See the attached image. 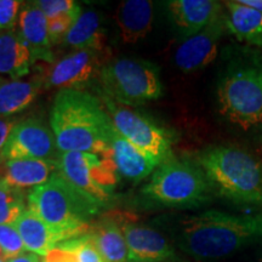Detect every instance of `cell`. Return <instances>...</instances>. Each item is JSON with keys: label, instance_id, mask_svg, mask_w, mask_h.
<instances>
[{"label": "cell", "instance_id": "cell-18", "mask_svg": "<svg viewBox=\"0 0 262 262\" xmlns=\"http://www.w3.org/2000/svg\"><path fill=\"white\" fill-rule=\"evenodd\" d=\"M116 21L120 38L125 44H135L147 37L153 24V3L126 0L117 9Z\"/></svg>", "mask_w": 262, "mask_h": 262}, {"label": "cell", "instance_id": "cell-6", "mask_svg": "<svg viewBox=\"0 0 262 262\" xmlns=\"http://www.w3.org/2000/svg\"><path fill=\"white\" fill-rule=\"evenodd\" d=\"M210 182L198 164L172 158L158 166L142 194L169 208H198L211 199Z\"/></svg>", "mask_w": 262, "mask_h": 262}, {"label": "cell", "instance_id": "cell-10", "mask_svg": "<svg viewBox=\"0 0 262 262\" xmlns=\"http://www.w3.org/2000/svg\"><path fill=\"white\" fill-rule=\"evenodd\" d=\"M56 140L50 127L35 118L15 125L2 155V162L16 159H41L57 162L60 157Z\"/></svg>", "mask_w": 262, "mask_h": 262}, {"label": "cell", "instance_id": "cell-19", "mask_svg": "<svg viewBox=\"0 0 262 262\" xmlns=\"http://www.w3.org/2000/svg\"><path fill=\"white\" fill-rule=\"evenodd\" d=\"M32 52L17 29L0 33V75L18 80L29 73Z\"/></svg>", "mask_w": 262, "mask_h": 262}, {"label": "cell", "instance_id": "cell-29", "mask_svg": "<svg viewBox=\"0 0 262 262\" xmlns=\"http://www.w3.org/2000/svg\"><path fill=\"white\" fill-rule=\"evenodd\" d=\"M81 14V10L74 12V14L62 16V17H57L49 21V37H50L51 45H58L62 44L64 40L66 35L68 34L72 26L77 21Z\"/></svg>", "mask_w": 262, "mask_h": 262}, {"label": "cell", "instance_id": "cell-14", "mask_svg": "<svg viewBox=\"0 0 262 262\" xmlns=\"http://www.w3.org/2000/svg\"><path fill=\"white\" fill-rule=\"evenodd\" d=\"M165 4L173 27L185 39L201 32L222 14L221 3L212 0H171Z\"/></svg>", "mask_w": 262, "mask_h": 262}, {"label": "cell", "instance_id": "cell-35", "mask_svg": "<svg viewBox=\"0 0 262 262\" xmlns=\"http://www.w3.org/2000/svg\"><path fill=\"white\" fill-rule=\"evenodd\" d=\"M0 262H6V260H4V258H0Z\"/></svg>", "mask_w": 262, "mask_h": 262}, {"label": "cell", "instance_id": "cell-5", "mask_svg": "<svg viewBox=\"0 0 262 262\" xmlns=\"http://www.w3.org/2000/svg\"><path fill=\"white\" fill-rule=\"evenodd\" d=\"M212 189L239 205L262 204V163L235 146H211L198 157Z\"/></svg>", "mask_w": 262, "mask_h": 262}, {"label": "cell", "instance_id": "cell-27", "mask_svg": "<svg viewBox=\"0 0 262 262\" xmlns=\"http://www.w3.org/2000/svg\"><path fill=\"white\" fill-rule=\"evenodd\" d=\"M0 249L6 261L26 253L25 244L15 225H0Z\"/></svg>", "mask_w": 262, "mask_h": 262}, {"label": "cell", "instance_id": "cell-32", "mask_svg": "<svg viewBox=\"0 0 262 262\" xmlns=\"http://www.w3.org/2000/svg\"><path fill=\"white\" fill-rule=\"evenodd\" d=\"M15 125V120L11 119V118H0V162H2L3 150H4L10 134H11Z\"/></svg>", "mask_w": 262, "mask_h": 262}, {"label": "cell", "instance_id": "cell-22", "mask_svg": "<svg viewBox=\"0 0 262 262\" xmlns=\"http://www.w3.org/2000/svg\"><path fill=\"white\" fill-rule=\"evenodd\" d=\"M44 85L41 75H33L27 80L0 79V118H9L12 114L26 110Z\"/></svg>", "mask_w": 262, "mask_h": 262}, {"label": "cell", "instance_id": "cell-37", "mask_svg": "<svg viewBox=\"0 0 262 262\" xmlns=\"http://www.w3.org/2000/svg\"><path fill=\"white\" fill-rule=\"evenodd\" d=\"M133 262H135V261H133Z\"/></svg>", "mask_w": 262, "mask_h": 262}, {"label": "cell", "instance_id": "cell-16", "mask_svg": "<svg viewBox=\"0 0 262 262\" xmlns=\"http://www.w3.org/2000/svg\"><path fill=\"white\" fill-rule=\"evenodd\" d=\"M18 26L22 37L31 49L33 63L35 61L54 62L49 37V19L35 3L24 6L19 12Z\"/></svg>", "mask_w": 262, "mask_h": 262}, {"label": "cell", "instance_id": "cell-36", "mask_svg": "<svg viewBox=\"0 0 262 262\" xmlns=\"http://www.w3.org/2000/svg\"><path fill=\"white\" fill-rule=\"evenodd\" d=\"M0 79H2V77H0Z\"/></svg>", "mask_w": 262, "mask_h": 262}, {"label": "cell", "instance_id": "cell-7", "mask_svg": "<svg viewBox=\"0 0 262 262\" xmlns=\"http://www.w3.org/2000/svg\"><path fill=\"white\" fill-rule=\"evenodd\" d=\"M103 95L123 106H140L162 96L159 68L139 58H117L98 74Z\"/></svg>", "mask_w": 262, "mask_h": 262}, {"label": "cell", "instance_id": "cell-33", "mask_svg": "<svg viewBox=\"0 0 262 262\" xmlns=\"http://www.w3.org/2000/svg\"><path fill=\"white\" fill-rule=\"evenodd\" d=\"M6 262H41L40 257L37 254H33V253H24L18 256H16L11 260H8Z\"/></svg>", "mask_w": 262, "mask_h": 262}, {"label": "cell", "instance_id": "cell-3", "mask_svg": "<svg viewBox=\"0 0 262 262\" xmlns=\"http://www.w3.org/2000/svg\"><path fill=\"white\" fill-rule=\"evenodd\" d=\"M219 112L243 133H262V57L242 55L229 62L217 86Z\"/></svg>", "mask_w": 262, "mask_h": 262}, {"label": "cell", "instance_id": "cell-9", "mask_svg": "<svg viewBox=\"0 0 262 262\" xmlns=\"http://www.w3.org/2000/svg\"><path fill=\"white\" fill-rule=\"evenodd\" d=\"M102 103L118 133L137 149L158 163L159 166L173 158L172 139L165 129L147 116L114 102L103 94Z\"/></svg>", "mask_w": 262, "mask_h": 262}, {"label": "cell", "instance_id": "cell-28", "mask_svg": "<svg viewBox=\"0 0 262 262\" xmlns=\"http://www.w3.org/2000/svg\"><path fill=\"white\" fill-rule=\"evenodd\" d=\"M35 4L41 9L49 21L74 14L80 10V6H78L72 0H39V2H35Z\"/></svg>", "mask_w": 262, "mask_h": 262}, {"label": "cell", "instance_id": "cell-20", "mask_svg": "<svg viewBox=\"0 0 262 262\" xmlns=\"http://www.w3.org/2000/svg\"><path fill=\"white\" fill-rule=\"evenodd\" d=\"M227 29L239 41L262 48V11L237 2H225Z\"/></svg>", "mask_w": 262, "mask_h": 262}, {"label": "cell", "instance_id": "cell-24", "mask_svg": "<svg viewBox=\"0 0 262 262\" xmlns=\"http://www.w3.org/2000/svg\"><path fill=\"white\" fill-rule=\"evenodd\" d=\"M63 44L77 50L102 51L104 48V31L96 12H81L66 35Z\"/></svg>", "mask_w": 262, "mask_h": 262}, {"label": "cell", "instance_id": "cell-17", "mask_svg": "<svg viewBox=\"0 0 262 262\" xmlns=\"http://www.w3.org/2000/svg\"><path fill=\"white\" fill-rule=\"evenodd\" d=\"M89 234L102 262H129L125 237L122 231V214L104 215L100 221L91 225Z\"/></svg>", "mask_w": 262, "mask_h": 262}, {"label": "cell", "instance_id": "cell-31", "mask_svg": "<svg viewBox=\"0 0 262 262\" xmlns=\"http://www.w3.org/2000/svg\"><path fill=\"white\" fill-rule=\"evenodd\" d=\"M42 262H79L77 255L67 249L56 247L44 256Z\"/></svg>", "mask_w": 262, "mask_h": 262}, {"label": "cell", "instance_id": "cell-8", "mask_svg": "<svg viewBox=\"0 0 262 262\" xmlns=\"http://www.w3.org/2000/svg\"><path fill=\"white\" fill-rule=\"evenodd\" d=\"M57 171L89 201L102 208L112 198L118 170L111 149L102 155L86 152L60 153Z\"/></svg>", "mask_w": 262, "mask_h": 262}, {"label": "cell", "instance_id": "cell-21", "mask_svg": "<svg viewBox=\"0 0 262 262\" xmlns=\"http://www.w3.org/2000/svg\"><path fill=\"white\" fill-rule=\"evenodd\" d=\"M55 171L57 162L41 159H16L5 164V175L3 180L18 189L35 188L45 183Z\"/></svg>", "mask_w": 262, "mask_h": 262}, {"label": "cell", "instance_id": "cell-2", "mask_svg": "<svg viewBox=\"0 0 262 262\" xmlns=\"http://www.w3.org/2000/svg\"><path fill=\"white\" fill-rule=\"evenodd\" d=\"M50 125L61 153L102 155L110 149L108 135L113 126L112 119L103 103L86 91H58L51 108Z\"/></svg>", "mask_w": 262, "mask_h": 262}, {"label": "cell", "instance_id": "cell-23", "mask_svg": "<svg viewBox=\"0 0 262 262\" xmlns=\"http://www.w3.org/2000/svg\"><path fill=\"white\" fill-rule=\"evenodd\" d=\"M26 250L45 256L49 251L61 244V239L37 214L27 208L15 224Z\"/></svg>", "mask_w": 262, "mask_h": 262}, {"label": "cell", "instance_id": "cell-34", "mask_svg": "<svg viewBox=\"0 0 262 262\" xmlns=\"http://www.w3.org/2000/svg\"><path fill=\"white\" fill-rule=\"evenodd\" d=\"M258 262H262V254H261V256H260V258H258Z\"/></svg>", "mask_w": 262, "mask_h": 262}, {"label": "cell", "instance_id": "cell-26", "mask_svg": "<svg viewBox=\"0 0 262 262\" xmlns=\"http://www.w3.org/2000/svg\"><path fill=\"white\" fill-rule=\"evenodd\" d=\"M57 247L73 251L77 255L79 262H102V258L98 254L93 238L89 233L63 242V243L58 244Z\"/></svg>", "mask_w": 262, "mask_h": 262}, {"label": "cell", "instance_id": "cell-11", "mask_svg": "<svg viewBox=\"0 0 262 262\" xmlns=\"http://www.w3.org/2000/svg\"><path fill=\"white\" fill-rule=\"evenodd\" d=\"M226 29V16L220 14L201 32L185 39L175 51L176 67L185 73H192L210 64L217 56Z\"/></svg>", "mask_w": 262, "mask_h": 262}, {"label": "cell", "instance_id": "cell-1", "mask_svg": "<svg viewBox=\"0 0 262 262\" xmlns=\"http://www.w3.org/2000/svg\"><path fill=\"white\" fill-rule=\"evenodd\" d=\"M173 237L183 253L199 261L228 257L262 242V214L233 215L208 210L178 221Z\"/></svg>", "mask_w": 262, "mask_h": 262}, {"label": "cell", "instance_id": "cell-30", "mask_svg": "<svg viewBox=\"0 0 262 262\" xmlns=\"http://www.w3.org/2000/svg\"><path fill=\"white\" fill-rule=\"evenodd\" d=\"M21 5L17 0H0V33L15 29Z\"/></svg>", "mask_w": 262, "mask_h": 262}, {"label": "cell", "instance_id": "cell-25", "mask_svg": "<svg viewBox=\"0 0 262 262\" xmlns=\"http://www.w3.org/2000/svg\"><path fill=\"white\" fill-rule=\"evenodd\" d=\"M25 211V192L0 179V225H15Z\"/></svg>", "mask_w": 262, "mask_h": 262}, {"label": "cell", "instance_id": "cell-4", "mask_svg": "<svg viewBox=\"0 0 262 262\" xmlns=\"http://www.w3.org/2000/svg\"><path fill=\"white\" fill-rule=\"evenodd\" d=\"M27 204L60 237L61 243L89 233V222L101 209L58 171L29 192Z\"/></svg>", "mask_w": 262, "mask_h": 262}, {"label": "cell", "instance_id": "cell-15", "mask_svg": "<svg viewBox=\"0 0 262 262\" xmlns=\"http://www.w3.org/2000/svg\"><path fill=\"white\" fill-rule=\"evenodd\" d=\"M108 146L118 172L130 181L140 182L155 172L159 166L158 163L150 159L120 135L114 125L110 130Z\"/></svg>", "mask_w": 262, "mask_h": 262}, {"label": "cell", "instance_id": "cell-12", "mask_svg": "<svg viewBox=\"0 0 262 262\" xmlns=\"http://www.w3.org/2000/svg\"><path fill=\"white\" fill-rule=\"evenodd\" d=\"M122 231L125 237L129 262H170L176 260V251L157 229L139 225L122 215Z\"/></svg>", "mask_w": 262, "mask_h": 262}, {"label": "cell", "instance_id": "cell-13", "mask_svg": "<svg viewBox=\"0 0 262 262\" xmlns=\"http://www.w3.org/2000/svg\"><path fill=\"white\" fill-rule=\"evenodd\" d=\"M100 52L77 50L56 62L44 78L47 88L81 90L100 74Z\"/></svg>", "mask_w": 262, "mask_h": 262}]
</instances>
